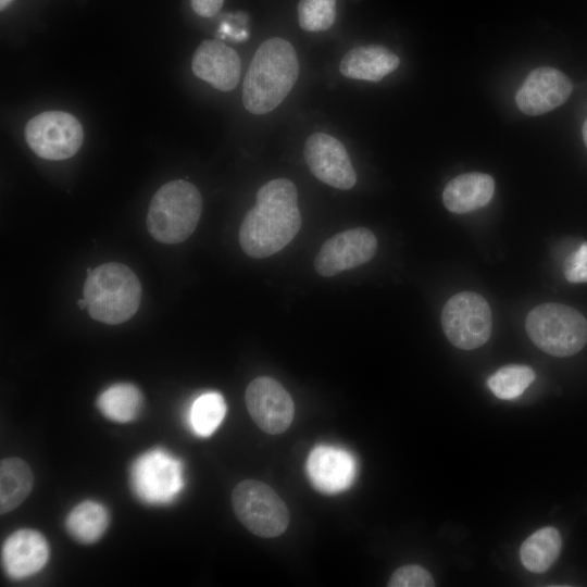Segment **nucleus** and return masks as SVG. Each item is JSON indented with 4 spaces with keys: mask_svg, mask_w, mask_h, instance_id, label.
<instances>
[{
    "mask_svg": "<svg viewBox=\"0 0 587 587\" xmlns=\"http://www.w3.org/2000/svg\"><path fill=\"white\" fill-rule=\"evenodd\" d=\"M535 379V372L527 365L509 364L497 370L487 379L492 394L502 400L520 397Z\"/></svg>",
    "mask_w": 587,
    "mask_h": 587,
    "instance_id": "nucleus-24",
    "label": "nucleus"
},
{
    "mask_svg": "<svg viewBox=\"0 0 587 587\" xmlns=\"http://www.w3.org/2000/svg\"><path fill=\"white\" fill-rule=\"evenodd\" d=\"M143 397L137 386L116 383L104 389L97 399V407L107 419L117 423L134 421L142 409Z\"/></svg>",
    "mask_w": 587,
    "mask_h": 587,
    "instance_id": "nucleus-21",
    "label": "nucleus"
},
{
    "mask_svg": "<svg viewBox=\"0 0 587 587\" xmlns=\"http://www.w3.org/2000/svg\"><path fill=\"white\" fill-rule=\"evenodd\" d=\"M307 471L310 482L319 491L337 494L351 486L357 465L348 451L321 445L310 452Z\"/></svg>",
    "mask_w": 587,
    "mask_h": 587,
    "instance_id": "nucleus-16",
    "label": "nucleus"
},
{
    "mask_svg": "<svg viewBox=\"0 0 587 587\" xmlns=\"http://www.w3.org/2000/svg\"><path fill=\"white\" fill-rule=\"evenodd\" d=\"M13 0H0V9L3 11L5 8H8Z\"/></svg>",
    "mask_w": 587,
    "mask_h": 587,
    "instance_id": "nucleus-30",
    "label": "nucleus"
},
{
    "mask_svg": "<svg viewBox=\"0 0 587 587\" xmlns=\"http://www.w3.org/2000/svg\"><path fill=\"white\" fill-rule=\"evenodd\" d=\"M583 139H584V142L587 147V120L585 121L584 125H583Z\"/></svg>",
    "mask_w": 587,
    "mask_h": 587,
    "instance_id": "nucleus-29",
    "label": "nucleus"
},
{
    "mask_svg": "<svg viewBox=\"0 0 587 587\" xmlns=\"http://www.w3.org/2000/svg\"><path fill=\"white\" fill-rule=\"evenodd\" d=\"M130 484L134 494L143 503L170 504L184 488L183 464L163 448L148 450L134 461Z\"/></svg>",
    "mask_w": 587,
    "mask_h": 587,
    "instance_id": "nucleus-7",
    "label": "nucleus"
},
{
    "mask_svg": "<svg viewBox=\"0 0 587 587\" xmlns=\"http://www.w3.org/2000/svg\"><path fill=\"white\" fill-rule=\"evenodd\" d=\"M563 273L570 283H587V242H583L565 259Z\"/></svg>",
    "mask_w": 587,
    "mask_h": 587,
    "instance_id": "nucleus-27",
    "label": "nucleus"
},
{
    "mask_svg": "<svg viewBox=\"0 0 587 587\" xmlns=\"http://www.w3.org/2000/svg\"><path fill=\"white\" fill-rule=\"evenodd\" d=\"M303 157L310 172L321 182L342 190L355 185L357 174L345 146L325 133L308 137Z\"/></svg>",
    "mask_w": 587,
    "mask_h": 587,
    "instance_id": "nucleus-12",
    "label": "nucleus"
},
{
    "mask_svg": "<svg viewBox=\"0 0 587 587\" xmlns=\"http://www.w3.org/2000/svg\"><path fill=\"white\" fill-rule=\"evenodd\" d=\"M389 587H432L435 586L429 572L420 565H404L397 569L389 582Z\"/></svg>",
    "mask_w": 587,
    "mask_h": 587,
    "instance_id": "nucleus-26",
    "label": "nucleus"
},
{
    "mask_svg": "<svg viewBox=\"0 0 587 587\" xmlns=\"http://www.w3.org/2000/svg\"><path fill=\"white\" fill-rule=\"evenodd\" d=\"M299 75V61L292 45L273 37L257 49L242 85V103L252 114H266L277 108L292 89Z\"/></svg>",
    "mask_w": 587,
    "mask_h": 587,
    "instance_id": "nucleus-2",
    "label": "nucleus"
},
{
    "mask_svg": "<svg viewBox=\"0 0 587 587\" xmlns=\"http://www.w3.org/2000/svg\"><path fill=\"white\" fill-rule=\"evenodd\" d=\"M377 239L372 230L355 227L344 230L327 239L319 250L315 271L332 277L369 262L376 253Z\"/></svg>",
    "mask_w": 587,
    "mask_h": 587,
    "instance_id": "nucleus-11",
    "label": "nucleus"
},
{
    "mask_svg": "<svg viewBox=\"0 0 587 587\" xmlns=\"http://www.w3.org/2000/svg\"><path fill=\"white\" fill-rule=\"evenodd\" d=\"M225 414L226 403L223 396L209 391L193 400L188 412V423L196 435L209 437L218 428Z\"/></svg>",
    "mask_w": 587,
    "mask_h": 587,
    "instance_id": "nucleus-23",
    "label": "nucleus"
},
{
    "mask_svg": "<svg viewBox=\"0 0 587 587\" xmlns=\"http://www.w3.org/2000/svg\"><path fill=\"white\" fill-rule=\"evenodd\" d=\"M300 228L295 184L287 178L272 179L260 187L255 204L240 224V247L251 258H266L286 247Z\"/></svg>",
    "mask_w": 587,
    "mask_h": 587,
    "instance_id": "nucleus-1",
    "label": "nucleus"
},
{
    "mask_svg": "<svg viewBox=\"0 0 587 587\" xmlns=\"http://www.w3.org/2000/svg\"><path fill=\"white\" fill-rule=\"evenodd\" d=\"M441 325L454 347L476 349L486 344L491 335L490 307L476 292H459L446 302L441 312Z\"/></svg>",
    "mask_w": 587,
    "mask_h": 587,
    "instance_id": "nucleus-8",
    "label": "nucleus"
},
{
    "mask_svg": "<svg viewBox=\"0 0 587 587\" xmlns=\"http://www.w3.org/2000/svg\"><path fill=\"white\" fill-rule=\"evenodd\" d=\"M24 134L29 148L51 161L73 157L84 140L79 121L64 111H46L34 116L27 122Z\"/></svg>",
    "mask_w": 587,
    "mask_h": 587,
    "instance_id": "nucleus-9",
    "label": "nucleus"
},
{
    "mask_svg": "<svg viewBox=\"0 0 587 587\" xmlns=\"http://www.w3.org/2000/svg\"><path fill=\"white\" fill-rule=\"evenodd\" d=\"M34 474L26 461L10 457L0 462V513L15 510L28 497Z\"/></svg>",
    "mask_w": 587,
    "mask_h": 587,
    "instance_id": "nucleus-19",
    "label": "nucleus"
},
{
    "mask_svg": "<svg viewBox=\"0 0 587 587\" xmlns=\"http://www.w3.org/2000/svg\"><path fill=\"white\" fill-rule=\"evenodd\" d=\"M201 211L202 198L195 185L183 179L168 182L150 201L146 220L148 232L162 243H179L193 233Z\"/></svg>",
    "mask_w": 587,
    "mask_h": 587,
    "instance_id": "nucleus-4",
    "label": "nucleus"
},
{
    "mask_svg": "<svg viewBox=\"0 0 587 587\" xmlns=\"http://www.w3.org/2000/svg\"><path fill=\"white\" fill-rule=\"evenodd\" d=\"M193 74L220 91L233 90L240 78L238 53L217 39L203 40L193 53Z\"/></svg>",
    "mask_w": 587,
    "mask_h": 587,
    "instance_id": "nucleus-15",
    "label": "nucleus"
},
{
    "mask_svg": "<svg viewBox=\"0 0 587 587\" xmlns=\"http://www.w3.org/2000/svg\"><path fill=\"white\" fill-rule=\"evenodd\" d=\"M224 0H191L193 12L202 17H212L220 12Z\"/></svg>",
    "mask_w": 587,
    "mask_h": 587,
    "instance_id": "nucleus-28",
    "label": "nucleus"
},
{
    "mask_svg": "<svg viewBox=\"0 0 587 587\" xmlns=\"http://www.w3.org/2000/svg\"><path fill=\"white\" fill-rule=\"evenodd\" d=\"M336 18V0H300L298 20L308 32L327 30Z\"/></svg>",
    "mask_w": 587,
    "mask_h": 587,
    "instance_id": "nucleus-25",
    "label": "nucleus"
},
{
    "mask_svg": "<svg viewBox=\"0 0 587 587\" xmlns=\"http://www.w3.org/2000/svg\"><path fill=\"white\" fill-rule=\"evenodd\" d=\"M495 192L494 178L485 173H465L451 179L445 187V207L453 213H467L485 207Z\"/></svg>",
    "mask_w": 587,
    "mask_h": 587,
    "instance_id": "nucleus-18",
    "label": "nucleus"
},
{
    "mask_svg": "<svg viewBox=\"0 0 587 587\" xmlns=\"http://www.w3.org/2000/svg\"><path fill=\"white\" fill-rule=\"evenodd\" d=\"M573 91L570 78L561 71L541 66L532 71L515 96L519 109L530 116L552 111Z\"/></svg>",
    "mask_w": 587,
    "mask_h": 587,
    "instance_id": "nucleus-13",
    "label": "nucleus"
},
{
    "mask_svg": "<svg viewBox=\"0 0 587 587\" xmlns=\"http://www.w3.org/2000/svg\"><path fill=\"white\" fill-rule=\"evenodd\" d=\"M525 327L529 339L544 352L570 357L587 342V320L574 308L562 303H542L527 314Z\"/></svg>",
    "mask_w": 587,
    "mask_h": 587,
    "instance_id": "nucleus-5",
    "label": "nucleus"
},
{
    "mask_svg": "<svg viewBox=\"0 0 587 587\" xmlns=\"http://www.w3.org/2000/svg\"><path fill=\"white\" fill-rule=\"evenodd\" d=\"M399 64L398 55L388 48L369 45L349 50L339 64V71L348 78L379 82Z\"/></svg>",
    "mask_w": 587,
    "mask_h": 587,
    "instance_id": "nucleus-17",
    "label": "nucleus"
},
{
    "mask_svg": "<svg viewBox=\"0 0 587 587\" xmlns=\"http://www.w3.org/2000/svg\"><path fill=\"white\" fill-rule=\"evenodd\" d=\"M232 504L238 521L252 534L263 538L282 535L290 522L283 499L268 485L245 479L232 492Z\"/></svg>",
    "mask_w": 587,
    "mask_h": 587,
    "instance_id": "nucleus-6",
    "label": "nucleus"
},
{
    "mask_svg": "<svg viewBox=\"0 0 587 587\" xmlns=\"http://www.w3.org/2000/svg\"><path fill=\"white\" fill-rule=\"evenodd\" d=\"M110 524L107 508L95 500H84L75 505L65 519L68 535L84 545L97 542Z\"/></svg>",
    "mask_w": 587,
    "mask_h": 587,
    "instance_id": "nucleus-20",
    "label": "nucleus"
},
{
    "mask_svg": "<svg viewBox=\"0 0 587 587\" xmlns=\"http://www.w3.org/2000/svg\"><path fill=\"white\" fill-rule=\"evenodd\" d=\"M83 292L86 309L93 320L116 325L136 314L142 289L138 277L128 266L111 262L90 271Z\"/></svg>",
    "mask_w": 587,
    "mask_h": 587,
    "instance_id": "nucleus-3",
    "label": "nucleus"
},
{
    "mask_svg": "<svg viewBox=\"0 0 587 587\" xmlns=\"http://www.w3.org/2000/svg\"><path fill=\"white\" fill-rule=\"evenodd\" d=\"M77 305H78V308L82 309V310L85 309V308H87L86 300H85L84 298H83V299H78V300H77Z\"/></svg>",
    "mask_w": 587,
    "mask_h": 587,
    "instance_id": "nucleus-31",
    "label": "nucleus"
},
{
    "mask_svg": "<svg viewBox=\"0 0 587 587\" xmlns=\"http://www.w3.org/2000/svg\"><path fill=\"white\" fill-rule=\"evenodd\" d=\"M247 410L264 433L277 435L291 424L295 404L279 382L268 376L251 380L245 392Z\"/></svg>",
    "mask_w": 587,
    "mask_h": 587,
    "instance_id": "nucleus-10",
    "label": "nucleus"
},
{
    "mask_svg": "<svg viewBox=\"0 0 587 587\" xmlns=\"http://www.w3.org/2000/svg\"><path fill=\"white\" fill-rule=\"evenodd\" d=\"M50 557L47 538L38 530L17 529L7 537L1 549L3 570L13 579H24L41 571Z\"/></svg>",
    "mask_w": 587,
    "mask_h": 587,
    "instance_id": "nucleus-14",
    "label": "nucleus"
},
{
    "mask_svg": "<svg viewBox=\"0 0 587 587\" xmlns=\"http://www.w3.org/2000/svg\"><path fill=\"white\" fill-rule=\"evenodd\" d=\"M561 546V536L554 527L540 528L522 544L521 562L533 573L546 572L555 562Z\"/></svg>",
    "mask_w": 587,
    "mask_h": 587,
    "instance_id": "nucleus-22",
    "label": "nucleus"
}]
</instances>
